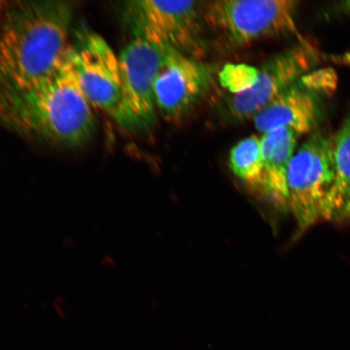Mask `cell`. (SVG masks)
Here are the masks:
<instances>
[{
  "instance_id": "2e32d148",
  "label": "cell",
  "mask_w": 350,
  "mask_h": 350,
  "mask_svg": "<svg viewBox=\"0 0 350 350\" xmlns=\"http://www.w3.org/2000/svg\"><path fill=\"white\" fill-rule=\"evenodd\" d=\"M323 57L332 64L350 68V49L342 53L325 55Z\"/></svg>"
},
{
  "instance_id": "8fae6325",
  "label": "cell",
  "mask_w": 350,
  "mask_h": 350,
  "mask_svg": "<svg viewBox=\"0 0 350 350\" xmlns=\"http://www.w3.org/2000/svg\"><path fill=\"white\" fill-rule=\"evenodd\" d=\"M300 135L288 129L262 134L261 182L256 194L279 210H288L287 172Z\"/></svg>"
},
{
  "instance_id": "7a4b0ae2",
  "label": "cell",
  "mask_w": 350,
  "mask_h": 350,
  "mask_svg": "<svg viewBox=\"0 0 350 350\" xmlns=\"http://www.w3.org/2000/svg\"><path fill=\"white\" fill-rule=\"evenodd\" d=\"M72 3H19L0 31V90L27 89L51 75L70 47Z\"/></svg>"
},
{
  "instance_id": "ba28073f",
  "label": "cell",
  "mask_w": 350,
  "mask_h": 350,
  "mask_svg": "<svg viewBox=\"0 0 350 350\" xmlns=\"http://www.w3.org/2000/svg\"><path fill=\"white\" fill-rule=\"evenodd\" d=\"M163 52L159 46L137 34L119 56L122 103L119 124L137 126L154 116V83Z\"/></svg>"
},
{
  "instance_id": "e0dca14e",
  "label": "cell",
  "mask_w": 350,
  "mask_h": 350,
  "mask_svg": "<svg viewBox=\"0 0 350 350\" xmlns=\"http://www.w3.org/2000/svg\"><path fill=\"white\" fill-rule=\"evenodd\" d=\"M336 12H350V1L340 2L336 3L334 7Z\"/></svg>"
},
{
  "instance_id": "3957f363",
  "label": "cell",
  "mask_w": 350,
  "mask_h": 350,
  "mask_svg": "<svg viewBox=\"0 0 350 350\" xmlns=\"http://www.w3.org/2000/svg\"><path fill=\"white\" fill-rule=\"evenodd\" d=\"M332 135L316 129L293 156L287 172L288 210L299 234L325 221L335 179Z\"/></svg>"
},
{
  "instance_id": "5bb4252c",
  "label": "cell",
  "mask_w": 350,
  "mask_h": 350,
  "mask_svg": "<svg viewBox=\"0 0 350 350\" xmlns=\"http://www.w3.org/2000/svg\"><path fill=\"white\" fill-rule=\"evenodd\" d=\"M257 78L258 68L244 64L226 65L220 74L222 86L232 95L250 90L256 85Z\"/></svg>"
},
{
  "instance_id": "4fadbf2b",
  "label": "cell",
  "mask_w": 350,
  "mask_h": 350,
  "mask_svg": "<svg viewBox=\"0 0 350 350\" xmlns=\"http://www.w3.org/2000/svg\"><path fill=\"white\" fill-rule=\"evenodd\" d=\"M229 165L236 176L256 193L262 172L260 139L251 135L236 144L230 152Z\"/></svg>"
},
{
  "instance_id": "5b68a950",
  "label": "cell",
  "mask_w": 350,
  "mask_h": 350,
  "mask_svg": "<svg viewBox=\"0 0 350 350\" xmlns=\"http://www.w3.org/2000/svg\"><path fill=\"white\" fill-rule=\"evenodd\" d=\"M312 42L306 39L269 59L258 69L256 85L244 93L231 95V115L238 120L252 119L262 109L297 84L325 59Z\"/></svg>"
},
{
  "instance_id": "9c48e42d",
  "label": "cell",
  "mask_w": 350,
  "mask_h": 350,
  "mask_svg": "<svg viewBox=\"0 0 350 350\" xmlns=\"http://www.w3.org/2000/svg\"><path fill=\"white\" fill-rule=\"evenodd\" d=\"M131 10L138 34L160 49L170 48L187 55L199 49L203 21L200 2L146 0L134 2Z\"/></svg>"
},
{
  "instance_id": "30bf717a",
  "label": "cell",
  "mask_w": 350,
  "mask_h": 350,
  "mask_svg": "<svg viewBox=\"0 0 350 350\" xmlns=\"http://www.w3.org/2000/svg\"><path fill=\"white\" fill-rule=\"evenodd\" d=\"M163 57L154 83L155 105L165 119L175 121L193 107L208 85V73L194 59L161 49Z\"/></svg>"
},
{
  "instance_id": "277c9868",
  "label": "cell",
  "mask_w": 350,
  "mask_h": 350,
  "mask_svg": "<svg viewBox=\"0 0 350 350\" xmlns=\"http://www.w3.org/2000/svg\"><path fill=\"white\" fill-rule=\"evenodd\" d=\"M295 0H217L201 3V14L209 27L234 46L261 38L297 35Z\"/></svg>"
},
{
  "instance_id": "6da1fadb",
  "label": "cell",
  "mask_w": 350,
  "mask_h": 350,
  "mask_svg": "<svg viewBox=\"0 0 350 350\" xmlns=\"http://www.w3.org/2000/svg\"><path fill=\"white\" fill-rule=\"evenodd\" d=\"M79 85L71 47L51 76L27 89L0 90V124L26 137L57 146H78L96 121Z\"/></svg>"
},
{
  "instance_id": "52a82bcc",
  "label": "cell",
  "mask_w": 350,
  "mask_h": 350,
  "mask_svg": "<svg viewBox=\"0 0 350 350\" xmlns=\"http://www.w3.org/2000/svg\"><path fill=\"white\" fill-rule=\"evenodd\" d=\"M336 85L331 70L312 71L284 92L254 116V124L262 134L279 129L295 131L301 135L317 129L323 96Z\"/></svg>"
},
{
  "instance_id": "7c38bea8",
  "label": "cell",
  "mask_w": 350,
  "mask_h": 350,
  "mask_svg": "<svg viewBox=\"0 0 350 350\" xmlns=\"http://www.w3.org/2000/svg\"><path fill=\"white\" fill-rule=\"evenodd\" d=\"M332 143L335 179L328 197L325 221H335L350 183V111L332 135Z\"/></svg>"
},
{
  "instance_id": "8992f818",
  "label": "cell",
  "mask_w": 350,
  "mask_h": 350,
  "mask_svg": "<svg viewBox=\"0 0 350 350\" xmlns=\"http://www.w3.org/2000/svg\"><path fill=\"white\" fill-rule=\"evenodd\" d=\"M79 85L91 106L119 122L122 103L120 58L98 33H85L71 47Z\"/></svg>"
},
{
  "instance_id": "9a60e30c",
  "label": "cell",
  "mask_w": 350,
  "mask_h": 350,
  "mask_svg": "<svg viewBox=\"0 0 350 350\" xmlns=\"http://www.w3.org/2000/svg\"><path fill=\"white\" fill-rule=\"evenodd\" d=\"M335 221L350 222V183L344 196L342 206Z\"/></svg>"
}]
</instances>
